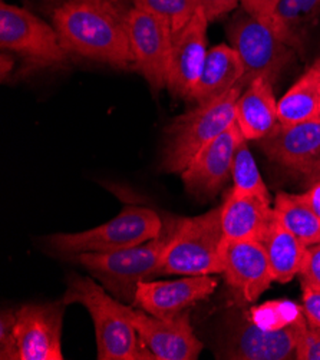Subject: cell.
Returning <instances> with one entry per match:
<instances>
[{"mask_svg": "<svg viewBox=\"0 0 320 360\" xmlns=\"http://www.w3.org/2000/svg\"><path fill=\"white\" fill-rule=\"evenodd\" d=\"M128 11L121 5L94 0H65L55 8L52 20L68 53L128 68L134 63L127 27Z\"/></svg>", "mask_w": 320, "mask_h": 360, "instance_id": "1", "label": "cell"}, {"mask_svg": "<svg viewBox=\"0 0 320 360\" xmlns=\"http://www.w3.org/2000/svg\"><path fill=\"white\" fill-rule=\"evenodd\" d=\"M63 303H79L89 311L95 326L99 360L154 359L142 345L134 326L121 314L118 300L113 299L91 277L70 278Z\"/></svg>", "mask_w": 320, "mask_h": 360, "instance_id": "2", "label": "cell"}, {"mask_svg": "<svg viewBox=\"0 0 320 360\" xmlns=\"http://www.w3.org/2000/svg\"><path fill=\"white\" fill-rule=\"evenodd\" d=\"M244 88L236 86L226 95L205 103L172 121L167 128L162 167L168 172H183L208 142L236 124V103Z\"/></svg>", "mask_w": 320, "mask_h": 360, "instance_id": "3", "label": "cell"}, {"mask_svg": "<svg viewBox=\"0 0 320 360\" xmlns=\"http://www.w3.org/2000/svg\"><path fill=\"white\" fill-rule=\"evenodd\" d=\"M161 273L204 276L223 273L222 205L198 217L183 219L172 229Z\"/></svg>", "mask_w": 320, "mask_h": 360, "instance_id": "4", "label": "cell"}, {"mask_svg": "<svg viewBox=\"0 0 320 360\" xmlns=\"http://www.w3.org/2000/svg\"><path fill=\"white\" fill-rule=\"evenodd\" d=\"M160 215L146 207L129 205L115 219L81 233H59L49 238V244L62 255L113 253L122 248L150 241L162 233Z\"/></svg>", "mask_w": 320, "mask_h": 360, "instance_id": "5", "label": "cell"}, {"mask_svg": "<svg viewBox=\"0 0 320 360\" xmlns=\"http://www.w3.org/2000/svg\"><path fill=\"white\" fill-rule=\"evenodd\" d=\"M172 229L174 226L150 241L113 253H79L77 260L118 297L134 300L138 283L161 273L162 255Z\"/></svg>", "mask_w": 320, "mask_h": 360, "instance_id": "6", "label": "cell"}, {"mask_svg": "<svg viewBox=\"0 0 320 360\" xmlns=\"http://www.w3.org/2000/svg\"><path fill=\"white\" fill-rule=\"evenodd\" d=\"M227 34L244 68V77L240 82L244 89L260 77L274 84L296 53L264 20L244 11L233 18Z\"/></svg>", "mask_w": 320, "mask_h": 360, "instance_id": "7", "label": "cell"}, {"mask_svg": "<svg viewBox=\"0 0 320 360\" xmlns=\"http://www.w3.org/2000/svg\"><path fill=\"white\" fill-rule=\"evenodd\" d=\"M0 46L38 68L60 65L68 53L55 27L29 11L8 4L0 6Z\"/></svg>", "mask_w": 320, "mask_h": 360, "instance_id": "8", "label": "cell"}, {"mask_svg": "<svg viewBox=\"0 0 320 360\" xmlns=\"http://www.w3.org/2000/svg\"><path fill=\"white\" fill-rule=\"evenodd\" d=\"M62 304H26L16 311L9 347L0 359L62 360Z\"/></svg>", "mask_w": 320, "mask_h": 360, "instance_id": "9", "label": "cell"}, {"mask_svg": "<svg viewBox=\"0 0 320 360\" xmlns=\"http://www.w3.org/2000/svg\"><path fill=\"white\" fill-rule=\"evenodd\" d=\"M303 316L281 329H264L252 319H237L231 323L219 356L238 360L296 359L299 342L309 326Z\"/></svg>", "mask_w": 320, "mask_h": 360, "instance_id": "10", "label": "cell"}, {"mask_svg": "<svg viewBox=\"0 0 320 360\" xmlns=\"http://www.w3.org/2000/svg\"><path fill=\"white\" fill-rule=\"evenodd\" d=\"M121 314L136 330L142 345L157 360H194L203 343L194 335L187 314L160 319L118 302Z\"/></svg>", "mask_w": 320, "mask_h": 360, "instance_id": "11", "label": "cell"}, {"mask_svg": "<svg viewBox=\"0 0 320 360\" xmlns=\"http://www.w3.org/2000/svg\"><path fill=\"white\" fill-rule=\"evenodd\" d=\"M127 27L134 63L154 89L167 86L172 30L158 16L132 6Z\"/></svg>", "mask_w": 320, "mask_h": 360, "instance_id": "12", "label": "cell"}, {"mask_svg": "<svg viewBox=\"0 0 320 360\" xmlns=\"http://www.w3.org/2000/svg\"><path fill=\"white\" fill-rule=\"evenodd\" d=\"M263 153L274 162L309 176L320 175V118L299 124H277L260 139Z\"/></svg>", "mask_w": 320, "mask_h": 360, "instance_id": "13", "label": "cell"}, {"mask_svg": "<svg viewBox=\"0 0 320 360\" xmlns=\"http://www.w3.org/2000/svg\"><path fill=\"white\" fill-rule=\"evenodd\" d=\"M223 273L234 295L245 303L256 302L274 281L266 250L257 240L223 243Z\"/></svg>", "mask_w": 320, "mask_h": 360, "instance_id": "14", "label": "cell"}, {"mask_svg": "<svg viewBox=\"0 0 320 360\" xmlns=\"http://www.w3.org/2000/svg\"><path fill=\"white\" fill-rule=\"evenodd\" d=\"M208 19L200 9L194 18L172 34L167 88L175 96L190 99L208 53Z\"/></svg>", "mask_w": 320, "mask_h": 360, "instance_id": "15", "label": "cell"}, {"mask_svg": "<svg viewBox=\"0 0 320 360\" xmlns=\"http://www.w3.org/2000/svg\"><path fill=\"white\" fill-rule=\"evenodd\" d=\"M217 287L211 274L184 276L169 281H141L136 285L135 304L155 317L172 319L187 307L207 299Z\"/></svg>", "mask_w": 320, "mask_h": 360, "instance_id": "16", "label": "cell"}, {"mask_svg": "<svg viewBox=\"0 0 320 360\" xmlns=\"http://www.w3.org/2000/svg\"><path fill=\"white\" fill-rule=\"evenodd\" d=\"M243 141L245 138L236 122L198 151L181 172L188 191L197 195L216 194L231 176L234 155Z\"/></svg>", "mask_w": 320, "mask_h": 360, "instance_id": "17", "label": "cell"}, {"mask_svg": "<svg viewBox=\"0 0 320 360\" xmlns=\"http://www.w3.org/2000/svg\"><path fill=\"white\" fill-rule=\"evenodd\" d=\"M273 219L271 198L236 195L229 191L222 205L223 243L238 240L260 241Z\"/></svg>", "mask_w": 320, "mask_h": 360, "instance_id": "18", "label": "cell"}, {"mask_svg": "<svg viewBox=\"0 0 320 360\" xmlns=\"http://www.w3.org/2000/svg\"><path fill=\"white\" fill-rule=\"evenodd\" d=\"M236 122L247 141H260L273 131L279 115L271 81L260 77L241 92L236 103Z\"/></svg>", "mask_w": 320, "mask_h": 360, "instance_id": "19", "label": "cell"}, {"mask_svg": "<svg viewBox=\"0 0 320 360\" xmlns=\"http://www.w3.org/2000/svg\"><path fill=\"white\" fill-rule=\"evenodd\" d=\"M244 77L241 59L233 46L219 45L205 56L200 78L191 92L190 101L205 103L217 99L240 85Z\"/></svg>", "mask_w": 320, "mask_h": 360, "instance_id": "20", "label": "cell"}, {"mask_svg": "<svg viewBox=\"0 0 320 360\" xmlns=\"http://www.w3.org/2000/svg\"><path fill=\"white\" fill-rule=\"evenodd\" d=\"M320 15V0H277L267 25L296 52H303L309 29Z\"/></svg>", "mask_w": 320, "mask_h": 360, "instance_id": "21", "label": "cell"}, {"mask_svg": "<svg viewBox=\"0 0 320 360\" xmlns=\"http://www.w3.org/2000/svg\"><path fill=\"white\" fill-rule=\"evenodd\" d=\"M260 243L263 244L274 281L288 283L300 274L307 247L296 238L276 217L270 223Z\"/></svg>", "mask_w": 320, "mask_h": 360, "instance_id": "22", "label": "cell"}, {"mask_svg": "<svg viewBox=\"0 0 320 360\" xmlns=\"http://www.w3.org/2000/svg\"><path fill=\"white\" fill-rule=\"evenodd\" d=\"M320 110V58L277 102L279 122L284 125L319 118Z\"/></svg>", "mask_w": 320, "mask_h": 360, "instance_id": "23", "label": "cell"}, {"mask_svg": "<svg viewBox=\"0 0 320 360\" xmlns=\"http://www.w3.org/2000/svg\"><path fill=\"white\" fill-rule=\"evenodd\" d=\"M273 212L276 220L306 247L320 243V219L302 194L279 193L274 198Z\"/></svg>", "mask_w": 320, "mask_h": 360, "instance_id": "24", "label": "cell"}, {"mask_svg": "<svg viewBox=\"0 0 320 360\" xmlns=\"http://www.w3.org/2000/svg\"><path fill=\"white\" fill-rule=\"evenodd\" d=\"M231 176L234 186L230 190L236 195H259L270 198L267 187L257 168L253 154L247 147V139L240 143L236 151Z\"/></svg>", "mask_w": 320, "mask_h": 360, "instance_id": "25", "label": "cell"}, {"mask_svg": "<svg viewBox=\"0 0 320 360\" xmlns=\"http://www.w3.org/2000/svg\"><path fill=\"white\" fill-rule=\"evenodd\" d=\"M135 8L161 18L172 30L183 29L201 9L197 0H132Z\"/></svg>", "mask_w": 320, "mask_h": 360, "instance_id": "26", "label": "cell"}, {"mask_svg": "<svg viewBox=\"0 0 320 360\" xmlns=\"http://www.w3.org/2000/svg\"><path fill=\"white\" fill-rule=\"evenodd\" d=\"M252 320L264 329H281L297 320L303 313L292 303H267L256 310Z\"/></svg>", "mask_w": 320, "mask_h": 360, "instance_id": "27", "label": "cell"}, {"mask_svg": "<svg viewBox=\"0 0 320 360\" xmlns=\"http://www.w3.org/2000/svg\"><path fill=\"white\" fill-rule=\"evenodd\" d=\"M302 283L320 290V243L307 247L306 259L300 271Z\"/></svg>", "mask_w": 320, "mask_h": 360, "instance_id": "28", "label": "cell"}, {"mask_svg": "<svg viewBox=\"0 0 320 360\" xmlns=\"http://www.w3.org/2000/svg\"><path fill=\"white\" fill-rule=\"evenodd\" d=\"M297 360H320V328L307 326L296 353Z\"/></svg>", "mask_w": 320, "mask_h": 360, "instance_id": "29", "label": "cell"}, {"mask_svg": "<svg viewBox=\"0 0 320 360\" xmlns=\"http://www.w3.org/2000/svg\"><path fill=\"white\" fill-rule=\"evenodd\" d=\"M303 304L302 311L309 323V326L320 328V290L312 285L303 284Z\"/></svg>", "mask_w": 320, "mask_h": 360, "instance_id": "30", "label": "cell"}, {"mask_svg": "<svg viewBox=\"0 0 320 360\" xmlns=\"http://www.w3.org/2000/svg\"><path fill=\"white\" fill-rule=\"evenodd\" d=\"M208 22L217 20L237 8L240 0H197Z\"/></svg>", "mask_w": 320, "mask_h": 360, "instance_id": "31", "label": "cell"}, {"mask_svg": "<svg viewBox=\"0 0 320 360\" xmlns=\"http://www.w3.org/2000/svg\"><path fill=\"white\" fill-rule=\"evenodd\" d=\"M15 319L16 313H2V319H0V353H4L11 345Z\"/></svg>", "mask_w": 320, "mask_h": 360, "instance_id": "32", "label": "cell"}, {"mask_svg": "<svg viewBox=\"0 0 320 360\" xmlns=\"http://www.w3.org/2000/svg\"><path fill=\"white\" fill-rule=\"evenodd\" d=\"M305 201L310 205V208L316 212L317 217L320 219V179L316 181L309 191L302 194Z\"/></svg>", "mask_w": 320, "mask_h": 360, "instance_id": "33", "label": "cell"}, {"mask_svg": "<svg viewBox=\"0 0 320 360\" xmlns=\"http://www.w3.org/2000/svg\"><path fill=\"white\" fill-rule=\"evenodd\" d=\"M240 5L243 8V11L247 12L248 15H252L257 19H262L266 0H240Z\"/></svg>", "mask_w": 320, "mask_h": 360, "instance_id": "34", "label": "cell"}, {"mask_svg": "<svg viewBox=\"0 0 320 360\" xmlns=\"http://www.w3.org/2000/svg\"><path fill=\"white\" fill-rule=\"evenodd\" d=\"M12 66H13V59L4 53L2 59H0V69H2V79L6 78V75L12 70Z\"/></svg>", "mask_w": 320, "mask_h": 360, "instance_id": "35", "label": "cell"}, {"mask_svg": "<svg viewBox=\"0 0 320 360\" xmlns=\"http://www.w3.org/2000/svg\"><path fill=\"white\" fill-rule=\"evenodd\" d=\"M276 4H277V0H266V5H264V11H263V18H262V20L267 22L269 15H270V12H271V9L274 8Z\"/></svg>", "mask_w": 320, "mask_h": 360, "instance_id": "36", "label": "cell"}, {"mask_svg": "<svg viewBox=\"0 0 320 360\" xmlns=\"http://www.w3.org/2000/svg\"><path fill=\"white\" fill-rule=\"evenodd\" d=\"M94 2H102V4H113V5H121L122 0H94Z\"/></svg>", "mask_w": 320, "mask_h": 360, "instance_id": "37", "label": "cell"}, {"mask_svg": "<svg viewBox=\"0 0 320 360\" xmlns=\"http://www.w3.org/2000/svg\"><path fill=\"white\" fill-rule=\"evenodd\" d=\"M319 118H320V110H319Z\"/></svg>", "mask_w": 320, "mask_h": 360, "instance_id": "38", "label": "cell"}]
</instances>
